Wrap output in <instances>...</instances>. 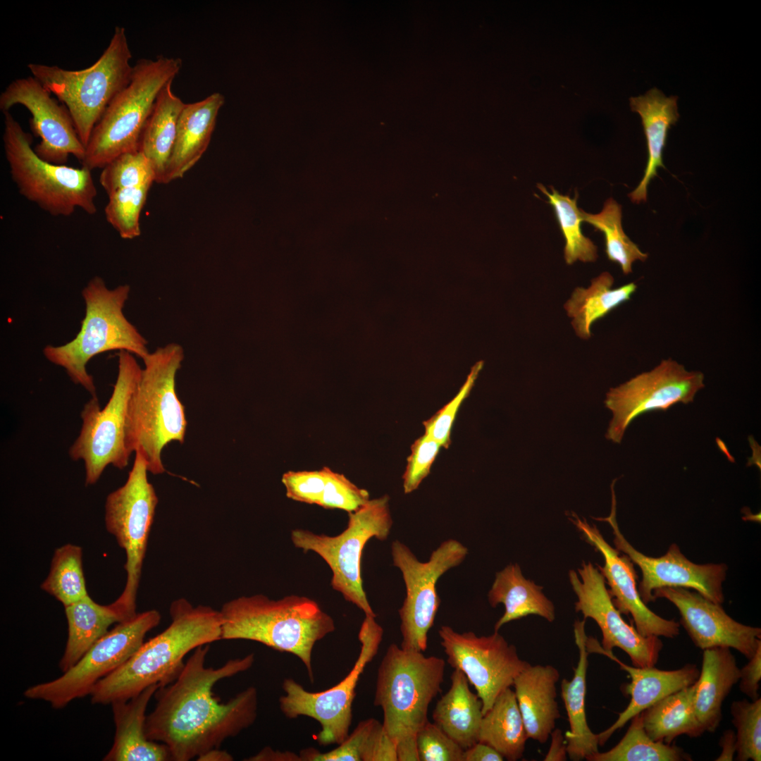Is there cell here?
<instances>
[{
	"label": "cell",
	"instance_id": "4fadbf2b",
	"mask_svg": "<svg viewBox=\"0 0 761 761\" xmlns=\"http://www.w3.org/2000/svg\"><path fill=\"white\" fill-rule=\"evenodd\" d=\"M156 610L118 623L99 639L70 669L58 678L27 688L25 698L43 700L61 709L90 695L96 684L122 665L144 643L146 634L161 621Z\"/></svg>",
	"mask_w": 761,
	"mask_h": 761
},
{
	"label": "cell",
	"instance_id": "ee69618b",
	"mask_svg": "<svg viewBox=\"0 0 761 761\" xmlns=\"http://www.w3.org/2000/svg\"><path fill=\"white\" fill-rule=\"evenodd\" d=\"M736 729V760H761V698L734 701L730 707Z\"/></svg>",
	"mask_w": 761,
	"mask_h": 761
},
{
	"label": "cell",
	"instance_id": "d6986e66",
	"mask_svg": "<svg viewBox=\"0 0 761 761\" xmlns=\"http://www.w3.org/2000/svg\"><path fill=\"white\" fill-rule=\"evenodd\" d=\"M578 574L570 570L569 578L577 596L576 612L584 619L590 618L602 632L601 645L605 651L619 648L630 657L633 666L654 667L658 661L663 643L657 636H643L635 626L627 624L612 602L605 580L590 562H583Z\"/></svg>",
	"mask_w": 761,
	"mask_h": 761
},
{
	"label": "cell",
	"instance_id": "484cf974",
	"mask_svg": "<svg viewBox=\"0 0 761 761\" xmlns=\"http://www.w3.org/2000/svg\"><path fill=\"white\" fill-rule=\"evenodd\" d=\"M225 100L221 93L214 92L201 101L185 104L178 119L164 184L181 178L202 158Z\"/></svg>",
	"mask_w": 761,
	"mask_h": 761
},
{
	"label": "cell",
	"instance_id": "bcb514c9",
	"mask_svg": "<svg viewBox=\"0 0 761 761\" xmlns=\"http://www.w3.org/2000/svg\"><path fill=\"white\" fill-rule=\"evenodd\" d=\"M419 761H462L464 749L435 723L428 721L416 734Z\"/></svg>",
	"mask_w": 761,
	"mask_h": 761
},
{
	"label": "cell",
	"instance_id": "ab89813d",
	"mask_svg": "<svg viewBox=\"0 0 761 761\" xmlns=\"http://www.w3.org/2000/svg\"><path fill=\"white\" fill-rule=\"evenodd\" d=\"M537 187L548 198V203L555 211L565 240V262L571 265L576 261H595L598 258L597 247L582 232L583 219L581 209L577 206V192H575V196L571 199L569 195L559 193L552 187H550L552 192H549L541 184H538Z\"/></svg>",
	"mask_w": 761,
	"mask_h": 761
},
{
	"label": "cell",
	"instance_id": "5bb4252c",
	"mask_svg": "<svg viewBox=\"0 0 761 761\" xmlns=\"http://www.w3.org/2000/svg\"><path fill=\"white\" fill-rule=\"evenodd\" d=\"M147 466L138 452L126 482L106 499V530L125 550L127 579L124 590L115 601L130 615H135L136 595L147 540L155 515L158 497L147 478Z\"/></svg>",
	"mask_w": 761,
	"mask_h": 761
},
{
	"label": "cell",
	"instance_id": "7c38bea8",
	"mask_svg": "<svg viewBox=\"0 0 761 761\" xmlns=\"http://www.w3.org/2000/svg\"><path fill=\"white\" fill-rule=\"evenodd\" d=\"M375 618L365 615L358 634L359 655L338 683L325 691L311 692L293 679L287 678L283 682L284 694L279 698L280 710L288 719L305 716L316 720L321 726L316 736L320 745H338L349 734L357 685L366 665L378 653L383 639V629Z\"/></svg>",
	"mask_w": 761,
	"mask_h": 761
},
{
	"label": "cell",
	"instance_id": "f5cc1de1",
	"mask_svg": "<svg viewBox=\"0 0 761 761\" xmlns=\"http://www.w3.org/2000/svg\"><path fill=\"white\" fill-rule=\"evenodd\" d=\"M249 761H301L299 755L291 752L274 750L270 747L264 748L256 755L245 759Z\"/></svg>",
	"mask_w": 761,
	"mask_h": 761
},
{
	"label": "cell",
	"instance_id": "44dd1931",
	"mask_svg": "<svg viewBox=\"0 0 761 761\" xmlns=\"http://www.w3.org/2000/svg\"><path fill=\"white\" fill-rule=\"evenodd\" d=\"M655 600L665 598L678 609L681 623L694 645L705 649L725 647L736 650L748 660L761 645V629L743 624L726 614L721 604L697 591L665 587L653 592Z\"/></svg>",
	"mask_w": 761,
	"mask_h": 761
},
{
	"label": "cell",
	"instance_id": "e575fe53",
	"mask_svg": "<svg viewBox=\"0 0 761 761\" xmlns=\"http://www.w3.org/2000/svg\"><path fill=\"white\" fill-rule=\"evenodd\" d=\"M528 738L515 693L507 688L483 714L478 741L490 745L506 760L516 761L522 757Z\"/></svg>",
	"mask_w": 761,
	"mask_h": 761
},
{
	"label": "cell",
	"instance_id": "3957f363",
	"mask_svg": "<svg viewBox=\"0 0 761 761\" xmlns=\"http://www.w3.org/2000/svg\"><path fill=\"white\" fill-rule=\"evenodd\" d=\"M221 640L253 641L298 657L313 681L312 652L334 631L335 622L314 600L297 595L273 600L263 594L241 596L220 610Z\"/></svg>",
	"mask_w": 761,
	"mask_h": 761
},
{
	"label": "cell",
	"instance_id": "7bdbcfd3",
	"mask_svg": "<svg viewBox=\"0 0 761 761\" xmlns=\"http://www.w3.org/2000/svg\"><path fill=\"white\" fill-rule=\"evenodd\" d=\"M155 182L152 164L139 149L123 153L107 163L99 176L101 186L108 195L119 190Z\"/></svg>",
	"mask_w": 761,
	"mask_h": 761
},
{
	"label": "cell",
	"instance_id": "277c9868",
	"mask_svg": "<svg viewBox=\"0 0 761 761\" xmlns=\"http://www.w3.org/2000/svg\"><path fill=\"white\" fill-rule=\"evenodd\" d=\"M184 359V349L169 343L150 352L131 397L126 441L130 453L138 452L148 471H165L163 449L171 442L182 443L186 433L185 407L175 391V377Z\"/></svg>",
	"mask_w": 761,
	"mask_h": 761
},
{
	"label": "cell",
	"instance_id": "681fc988",
	"mask_svg": "<svg viewBox=\"0 0 761 761\" xmlns=\"http://www.w3.org/2000/svg\"><path fill=\"white\" fill-rule=\"evenodd\" d=\"M761 680V645L754 655L748 659V662L740 669L739 688L751 700L759 697L760 682Z\"/></svg>",
	"mask_w": 761,
	"mask_h": 761
},
{
	"label": "cell",
	"instance_id": "d590c367",
	"mask_svg": "<svg viewBox=\"0 0 761 761\" xmlns=\"http://www.w3.org/2000/svg\"><path fill=\"white\" fill-rule=\"evenodd\" d=\"M695 683L641 712L643 727L651 739L670 744L681 735L698 737L704 734L695 712Z\"/></svg>",
	"mask_w": 761,
	"mask_h": 761
},
{
	"label": "cell",
	"instance_id": "74e56055",
	"mask_svg": "<svg viewBox=\"0 0 761 761\" xmlns=\"http://www.w3.org/2000/svg\"><path fill=\"white\" fill-rule=\"evenodd\" d=\"M621 741L612 748L589 756L588 761H682L690 755L675 745L651 739L645 731L641 712L634 716Z\"/></svg>",
	"mask_w": 761,
	"mask_h": 761
},
{
	"label": "cell",
	"instance_id": "5b68a950",
	"mask_svg": "<svg viewBox=\"0 0 761 761\" xmlns=\"http://www.w3.org/2000/svg\"><path fill=\"white\" fill-rule=\"evenodd\" d=\"M130 292L128 285L109 289L101 277L92 278L82 290L85 314L77 335L64 345H49L42 350L49 361L63 368L73 383L92 397H97L94 378L87 369L92 357L124 350L143 360L150 353L147 340L123 313Z\"/></svg>",
	"mask_w": 761,
	"mask_h": 761
},
{
	"label": "cell",
	"instance_id": "b9f144b4",
	"mask_svg": "<svg viewBox=\"0 0 761 761\" xmlns=\"http://www.w3.org/2000/svg\"><path fill=\"white\" fill-rule=\"evenodd\" d=\"M151 185L124 188L108 195L106 219L123 239L132 240L140 235V214Z\"/></svg>",
	"mask_w": 761,
	"mask_h": 761
},
{
	"label": "cell",
	"instance_id": "2e32d148",
	"mask_svg": "<svg viewBox=\"0 0 761 761\" xmlns=\"http://www.w3.org/2000/svg\"><path fill=\"white\" fill-rule=\"evenodd\" d=\"M704 374L688 371L672 359H663L650 371L643 372L606 394L605 407L612 413L605 438L620 443L625 431L638 416L666 411L678 403L692 402L705 387Z\"/></svg>",
	"mask_w": 761,
	"mask_h": 761
},
{
	"label": "cell",
	"instance_id": "f35d334b",
	"mask_svg": "<svg viewBox=\"0 0 761 761\" xmlns=\"http://www.w3.org/2000/svg\"><path fill=\"white\" fill-rule=\"evenodd\" d=\"M581 215L583 221L603 233L606 255L609 260L620 266L624 274L632 272L634 261L647 259L648 254L643 252L624 233L621 206L613 198L605 201L600 213L593 214L581 209Z\"/></svg>",
	"mask_w": 761,
	"mask_h": 761
},
{
	"label": "cell",
	"instance_id": "60d3db41",
	"mask_svg": "<svg viewBox=\"0 0 761 761\" xmlns=\"http://www.w3.org/2000/svg\"><path fill=\"white\" fill-rule=\"evenodd\" d=\"M41 588L64 607L88 595L82 569V550L80 546L68 543L55 550L49 573Z\"/></svg>",
	"mask_w": 761,
	"mask_h": 761
},
{
	"label": "cell",
	"instance_id": "ac0fdd59",
	"mask_svg": "<svg viewBox=\"0 0 761 761\" xmlns=\"http://www.w3.org/2000/svg\"><path fill=\"white\" fill-rule=\"evenodd\" d=\"M612 509L608 516L595 518L607 522L613 531L614 544L636 564L642 573L638 590L647 604L655 600L653 592L665 587L693 588L705 598L722 604L724 600L722 583L726 576L725 564H698L691 562L672 543L667 552L659 557L645 555L634 548L619 530L616 517V497L612 486Z\"/></svg>",
	"mask_w": 761,
	"mask_h": 761
},
{
	"label": "cell",
	"instance_id": "816d5d0a",
	"mask_svg": "<svg viewBox=\"0 0 761 761\" xmlns=\"http://www.w3.org/2000/svg\"><path fill=\"white\" fill-rule=\"evenodd\" d=\"M551 743L550 748L545 756L544 761H564L567 760V743L562 731L559 729H555L552 731Z\"/></svg>",
	"mask_w": 761,
	"mask_h": 761
},
{
	"label": "cell",
	"instance_id": "7a4b0ae2",
	"mask_svg": "<svg viewBox=\"0 0 761 761\" xmlns=\"http://www.w3.org/2000/svg\"><path fill=\"white\" fill-rule=\"evenodd\" d=\"M170 625L144 642L122 665L100 680L90 693L93 704L126 700L153 685H166L182 669L185 657L199 646L221 640L220 610L175 600Z\"/></svg>",
	"mask_w": 761,
	"mask_h": 761
},
{
	"label": "cell",
	"instance_id": "e0dca14e",
	"mask_svg": "<svg viewBox=\"0 0 761 761\" xmlns=\"http://www.w3.org/2000/svg\"><path fill=\"white\" fill-rule=\"evenodd\" d=\"M438 634L447 662L461 670L474 687L483 703V714L529 664L519 657L515 646L498 631L478 636L471 631L459 633L450 626H442Z\"/></svg>",
	"mask_w": 761,
	"mask_h": 761
},
{
	"label": "cell",
	"instance_id": "4316f807",
	"mask_svg": "<svg viewBox=\"0 0 761 761\" xmlns=\"http://www.w3.org/2000/svg\"><path fill=\"white\" fill-rule=\"evenodd\" d=\"M677 99L676 96L666 97L655 87L650 89L643 95L631 97L629 99L631 110L638 113L641 118L648 156L641 181L635 190L629 194L631 202L634 203L646 202L650 182L657 175L659 168H665L662 156L668 131L679 118Z\"/></svg>",
	"mask_w": 761,
	"mask_h": 761
},
{
	"label": "cell",
	"instance_id": "9c48e42d",
	"mask_svg": "<svg viewBox=\"0 0 761 761\" xmlns=\"http://www.w3.org/2000/svg\"><path fill=\"white\" fill-rule=\"evenodd\" d=\"M445 670L441 657L395 643L388 648L378 669L373 703L382 709L383 728L396 745L416 740L428 721V707L442 691Z\"/></svg>",
	"mask_w": 761,
	"mask_h": 761
},
{
	"label": "cell",
	"instance_id": "cb8c5ba5",
	"mask_svg": "<svg viewBox=\"0 0 761 761\" xmlns=\"http://www.w3.org/2000/svg\"><path fill=\"white\" fill-rule=\"evenodd\" d=\"M159 685L147 687L126 700L111 703L115 735L105 761L172 760L168 748L149 740L145 732L146 711Z\"/></svg>",
	"mask_w": 761,
	"mask_h": 761
},
{
	"label": "cell",
	"instance_id": "f6af8a7d",
	"mask_svg": "<svg viewBox=\"0 0 761 761\" xmlns=\"http://www.w3.org/2000/svg\"><path fill=\"white\" fill-rule=\"evenodd\" d=\"M483 366V361L476 362L457 394L423 423L424 433L438 442L443 447L447 448L451 444L452 428L457 414L464 400L469 396Z\"/></svg>",
	"mask_w": 761,
	"mask_h": 761
},
{
	"label": "cell",
	"instance_id": "ffe728a7",
	"mask_svg": "<svg viewBox=\"0 0 761 761\" xmlns=\"http://www.w3.org/2000/svg\"><path fill=\"white\" fill-rule=\"evenodd\" d=\"M20 104L30 113V128L40 138L36 154L46 161L65 165L70 155L82 162L85 147L81 142L70 114L59 105L51 93L35 77L16 79L0 95V110L9 111Z\"/></svg>",
	"mask_w": 761,
	"mask_h": 761
},
{
	"label": "cell",
	"instance_id": "8d00e7d4",
	"mask_svg": "<svg viewBox=\"0 0 761 761\" xmlns=\"http://www.w3.org/2000/svg\"><path fill=\"white\" fill-rule=\"evenodd\" d=\"M338 745L325 753L304 749L299 753L301 761H397L395 743L374 718L360 722Z\"/></svg>",
	"mask_w": 761,
	"mask_h": 761
},
{
	"label": "cell",
	"instance_id": "836d02e7",
	"mask_svg": "<svg viewBox=\"0 0 761 761\" xmlns=\"http://www.w3.org/2000/svg\"><path fill=\"white\" fill-rule=\"evenodd\" d=\"M614 278L609 272H603L591 280L588 288L578 287L564 307L576 334L581 339L591 337L590 328L614 309L630 299L636 292L634 283L612 288Z\"/></svg>",
	"mask_w": 761,
	"mask_h": 761
},
{
	"label": "cell",
	"instance_id": "8fae6325",
	"mask_svg": "<svg viewBox=\"0 0 761 761\" xmlns=\"http://www.w3.org/2000/svg\"><path fill=\"white\" fill-rule=\"evenodd\" d=\"M118 357V376L108 402L101 409L98 397H92L84 405L80 431L68 451L73 460L84 462L86 485H94L109 465L125 469L131 454L126 441L128 413L142 368L127 351Z\"/></svg>",
	"mask_w": 761,
	"mask_h": 761
},
{
	"label": "cell",
	"instance_id": "c3c4849f",
	"mask_svg": "<svg viewBox=\"0 0 761 761\" xmlns=\"http://www.w3.org/2000/svg\"><path fill=\"white\" fill-rule=\"evenodd\" d=\"M328 467L315 471H290L282 476L286 496L295 501L320 506Z\"/></svg>",
	"mask_w": 761,
	"mask_h": 761
},
{
	"label": "cell",
	"instance_id": "7402d4cb",
	"mask_svg": "<svg viewBox=\"0 0 761 761\" xmlns=\"http://www.w3.org/2000/svg\"><path fill=\"white\" fill-rule=\"evenodd\" d=\"M569 519L585 540L602 555L604 564L598 566V569L610 587L612 602L621 613L632 617L637 631L643 636H677L679 623L657 615L641 599L634 564L629 557L621 555L618 550L610 545L595 525L589 524L574 513Z\"/></svg>",
	"mask_w": 761,
	"mask_h": 761
},
{
	"label": "cell",
	"instance_id": "11a10c76",
	"mask_svg": "<svg viewBox=\"0 0 761 761\" xmlns=\"http://www.w3.org/2000/svg\"><path fill=\"white\" fill-rule=\"evenodd\" d=\"M196 760L199 761H231L233 756L227 751L220 748L211 749L198 757Z\"/></svg>",
	"mask_w": 761,
	"mask_h": 761
},
{
	"label": "cell",
	"instance_id": "1f68e13d",
	"mask_svg": "<svg viewBox=\"0 0 761 761\" xmlns=\"http://www.w3.org/2000/svg\"><path fill=\"white\" fill-rule=\"evenodd\" d=\"M542 589L541 586L524 576L517 564H510L497 572L488 598L493 607L503 604L505 612L495 623V631H498L505 624L530 614L553 621L555 606Z\"/></svg>",
	"mask_w": 761,
	"mask_h": 761
},
{
	"label": "cell",
	"instance_id": "9a60e30c",
	"mask_svg": "<svg viewBox=\"0 0 761 761\" xmlns=\"http://www.w3.org/2000/svg\"><path fill=\"white\" fill-rule=\"evenodd\" d=\"M468 552L462 543L448 539L431 552L427 562H421L403 543L397 540L392 543V564L400 570L406 589L398 610L402 649L426 651L428 633L440 605L436 583L445 572L459 566Z\"/></svg>",
	"mask_w": 761,
	"mask_h": 761
},
{
	"label": "cell",
	"instance_id": "603a6c76",
	"mask_svg": "<svg viewBox=\"0 0 761 761\" xmlns=\"http://www.w3.org/2000/svg\"><path fill=\"white\" fill-rule=\"evenodd\" d=\"M600 654L617 662L629 674L631 680L624 688L631 696L630 702L610 727L598 734L600 745H603L616 731L636 714L667 695L693 684L700 673L697 667L692 664L674 670H661L654 667H637L626 664L612 651L607 652L603 648Z\"/></svg>",
	"mask_w": 761,
	"mask_h": 761
},
{
	"label": "cell",
	"instance_id": "d4e9b609",
	"mask_svg": "<svg viewBox=\"0 0 761 761\" xmlns=\"http://www.w3.org/2000/svg\"><path fill=\"white\" fill-rule=\"evenodd\" d=\"M560 674L552 665L528 664L513 686L528 738L545 743L560 717L556 684Z\"/></svg>",
	"mask_w": 761,
	"mask_h": 761
},
{
	"label": "cell",
	"instance_id": "83f0119b",
	"mask_svg": "<svg viewBox=\"0 0 761 761\" xmlns=\"http://www.w3.org/2000/svg\"><path fill=\"white\" fill-rule=\"evenodd\" d=\"M585 619L576 620L574 625L575 643L579 649V661L574 668L572 679H564L561 682V695L567 714L569 730L564 738L567 754L574 761L587 759L598 752V734L590 729L585 706L586 676L588 655L586 649Z\"/></svg>",
	"mask_w": 761,
	"mask_h": 761
},
{
	"label": "cell",
	"instance_id": "f907efd6",
	"mask_svg": "<svg viewBox=\"0 0 761 761\" xmlns=\"http://www.w3.org/2000/svg\"><path fill=\"white\" fill-rule=\"evenodd\" d=\"M504 757L490 745L476 742L464 750L462 761H502Z\"/></svg>",
	"mask_w": 761,
	"mask_h": 761
},
{
	"label": "cell",
	"instance_id": "f546056e",
	"mask_svg": "<svg viewBox=\"0 0 761 761\" xmlns=\"http://www.w3.org/2000/svg\"><path fill=\"white\" fill-rule=\"evenodd\" d=\"M65 607L68 639L59 668L65 672L73 667L114 623L130 617L115 601L108 605L94 602L89 595Z\"/></svg>",
	"mask_w": 761,
	"mask_h": 761
},
{
	"label": "cell",
	"instance_id": "6da1fadb",
	"mask_svg": "<svg viewBox=\"0 0 761 761\" xmlns=\"http://www.w3.org/2000/svg\"><path fill=\"white\" fill-rule=\"evenodd\" d=\"M209 644L199 646L171 683L160 686L156 704L147 715V737L164 744L174 761H189L214 748H220L255 722L258 714L256 688L249 686L226 702L214 693L216 683L249 669L254 653L232 659L214 668L205 662Z\"/></svg>",
	"mask_w": 761,
	"mask_h": 761
},
{
	"label": "cell",
	"instance_id": "52a82bcc",
	"mask_svg": "<svg viewBox=\"0 0 761 761\" xmlns=\"http://www.w3.org/2000/svg\"><path fill=\"white\" fill-rule=\"evenodd\" d=\"M3 113L5 157L20 194L53 216H69L78 208L96 214L92 171L44 161L32 149V136L9 111Z\"/></svg>",
	"mask_w": 761,
	"mask_h": 761
},
{
	"label": "cell",
	"instance_id": "ba28073f",
	"mask_svg": "<svg viewBox=\"0 0 761 761\" xmlns=\"http://www.w3.org/2000/svg\"><path fill=\"white\" fill-rule=\"evenodd\" d=\"M125 30L116 26L109 45L97 61L82 70L29 63L32 75L68 110L77 133L86 147L92 132L114 97L130 82L133 71Z\"/></svg>",
	"mask_w": 761,
	"mask_h": 761
},
{
	"label": "cell",
	"instance_id": "db71d44e",
	"mask_svg": "<svg viewBox=\"0 0 761 761\" xmlns=\"http://www.w3.org/2000/svg\"><path fill=\"white\" fill-rule=\"evenodd\" d=\"M719 744L722 749V753L715 760H733L736 752V734L734 731L731 729H727L724 731Z\"/></svg>",
	"mask_w": 761,
	"mask_h": 761
},
{
	"label": "cell",
	"instance_id": "f1b7e54d",
	"mask_svg": "<svg viewBox=\"0 0 761 761\" xmlns=\"http://www.w3.org/2000/svg\"><path fill=\"white\" fill-rule=\"evenodd\" d=\"M740 668L730 648L717 647L703 652L701 672L695 683L694 707L703 733L714 732L722 720V706L738 682Z\"/></svg>",
	"mask_w": 761,
	"mask_h": 761
},
{
	"label": "cell",
	"instance_id": "7dc6e473",
	"mask_svg": "<svg viewBox=\"0 0 761 761\" xmlns=\"http://www.w3.org/2000/svg\"><path fill=\"white\" fill-rule=\"evenodd\" d=\"M440 447L442 446L438 442L425 433L412 445L411 453L402 476L405 494L416 490L429 474Z\"/></svg>",
	"mask_w": 761,
	"mask_h": 761
},
{
	"label": "cell",
	"instance_id": "4dcf8cb0",
	"mask_svg": "<svg viewBox=\"0 0 761 761\" xmlns=\"http://www.w3.org/2000/svg\"><path fill=\"white\" fill-rule=\"evenodd\" d=\"M450 679L451 686L437 702L432 717L434 723L466 750L478 742L483 703L470 690L468 679L461 670L454 669Z\"/></svg>",
	"mask_w": 761,
	"mask_h": 761
},
{
	"label": "cell",
	"instance_id": "d6a6232c",
	"mask_svg": "<svg viewBox=\"0 0 761 761\" xmlns=\"http://www.w3.org/2000/svg\"><path fill=\"white\" fill-rule=\"evenodd\" d=\"M172 83H168L159 92L139 145V150L153 166L155 182L161 184H164L178 119L185 104L173 93Z\"/></svg>",
	"mask_w": 761,
	"mask_h": 761
},
{
	"label": "cell",
	"instance_id": "30bf717a",
	"mask_svg": "<svg viewBox=\"0 0 761 761\" xmlns=\"http://www.w3.org/2000/svg\"><path fill=\"white\" fill-rule=\"evenodd\" d=\"M389 497L369 499L348 513L347 527L337 536L317 534L304 529L291 531L294 546L304 552H314L328 565L330 585L345 600L356 605L366 616L376 617L363 588L361 557L371 538L386 540L392 526Z\"/></svg>",
	"mask_w": 761,
	"mask_h": 761
},
{
	"label": "cell",
	"instance_id": "8992f818",
	"mask_svg": "<svg viewBox=\"0 0 761 761\" xmlns=\"http://www.w3.org/2000/svg\"><path fill=\"white\" fill-rule=\"evenodd\" d=\"M182 68L178 58H142L133 66L128 85L111 101L94 128L81 162L102 169L118 156L139 149L141 137L161 89Z\"/></svg>",
	"mask_w": 761,
	"mask_h": 761
}]
</instances>
